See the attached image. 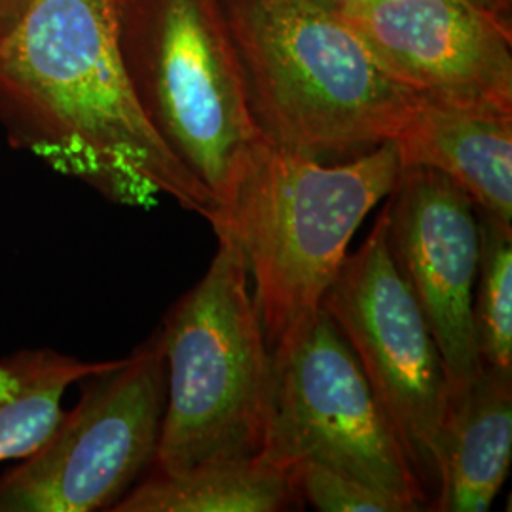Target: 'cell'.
Returning a JSON list of instances; mask_svg holds the SVG:
<instances>
[{
    "instance_id": "obj_1",
    "label": "cell",
    "mask_w": 512,
    "mask_h": 512,
    "mask_svg": "<svg viewBox=\"0 0 512 512\" xmlns=\"http://www.w3.org/2000/svg\"><path fill=\"white\" fill-rule=\"evenodd\" d=\"M0 124L12 147L109 202L152 209L169 198L209 222L219 215L137 99L120 0H29L0 44Z\"/></svg>"
},
{
    "instance_id": "obj_19",
    "label": "cell",
    "mask_w": 512,
    "mask_h": 512,
    "mask_svg": "<svg viewBox=\"0 0 512 512\" xmlns=\"http://www.w3.org/2000/svg\"><path fill=\"white\" fill-rule=\"evenodd\" d=\"M313 2L319 4V6H323L325 10H329V12L336 14V16H342L344 12H348L351 8L359 6V4L365 2V0H313Z\"/></svg>"
},
{
    "instance_id": "obj_13",
    "label": "cell",
    "mask_w": 512,
    "mask_h": 512,
    "mask_svg": "<svg viewBox=\"0 0 512 512\" xmlns=\"http://www.w3.org/2000/svg\"><path fill=\"white\" fill-rule=\"evenodd\" d=\"M300 499L285 469L260 456L213 459L177 473H148L114 512H279Z\"/></svg>"
},
{
    "instance_id": "obj_8",
    "label": "cell",
    "mask_w": 512,
    "mask_h": 512,
    "mask_svg": "<svg viewBox=\"0 0 512 512\" xmlns=\"http://www.w3.org/2000/svg\"><path fill=\"white\" fill-rule=\"evenodd\" d=\"M403 442L431 505L448 382L437 342L387 249L385 211L323 298Z\"/></svg>"
},
{
    "instance_id": "obj_4",
    "label": "cell",
    "mask_w": 512,
    "mask_h": 512,
    "mask_svg": "<svg viewBox=\"0 0 512 512\" xmlns=\"http://www.w3.org/2000/svg\"><path fill=\"white\" fill-rule=\"evenodd\" d=\"M167 311L156 340L164 355L165 408L148 473H177L213 459L260 456L270 420L274 359L234 239Z\"/></svg>"
},
{
    "instance_id": "obj_7",
    "label": "cell",
    "mask_w": 512,
    "mask_h": 512,
    "mask_svg": "<svg viewBox=\"0 0 512 512\" xmlns=\"http://www.w3.org/2000/svg\"><path fill=\"white\" fill-rule=\"evenodd\" d=\"M272 359L264 458L285 471L311 459L393 497L406 512L431 509L393 423L325 308Z\"/></svg>"
},
{
    "instance_id": "obj_6",
    "label": "cell",
    "mask_w": 512,
    "mask_h": 512,
    "mask_svg": "<svg viewBox=\"0 0 512 512\" xmlns=\"http://www.w3.org/2000/svg\"><path fill=\"white\" fill-rule=\"evenodd\" d=\"M78 385L52 435L0 476V512L112 511L150 469L165 408L156 334Z\"/></svg>"
},
{
    "instance_id": "obj_3",
    "label": "cell",
    "mask_w": 512,
    "mask_h": 512,
    "mask_svg": "<svg viewBox=\"0 0 512 512\" xmlns=\"http://www.w3.org/2000/svg\"><path fill=\"white\" fill-rule=\"evenodd\" d=\"M399 173L393 141L332 164L268 141L256 148L211 226L241 251L272 355L310 329L348 258L349 241Z\"/></svg>"
},
{
    "instance_id": "obj_15",
    "label": "cell",
    "mask_w": 512,
    "mask_h": 512,
    "mask_svg": "<svg viewBox=\"0 0 512 512\" xmlns=\"http://www.w3.org/2000/svg\"><path fill=\"white\" fill-rule=\"evenodd\" d=\"M478 215L480 258L473 321L482 368L512 376V226Z\"/></svg>"
},
{
    "instance_id": "obj_11",
    "label": "cell",
    "mask_w": 512,
    "mask_h": 512,
    "mask_svg": "<svg viewBox=\"0 0 512 512\" xmlns=\"http://www.w3.org/2000/svg\"><path fill=\"white\" fill-rule=\"evenodd\" d=\"M401 167H429L512 226V110L421 99L393 139Z\"/></svg>"
},
{
    "instance_id": "obj_17",
    "label": "cell",
    "mask_w": 512,
    "mask_h": 512,
    "mask_svg": "<svg viewBox=\"0 0 512 512\" xmlns=\"http://www.w3.org/2000/svg\"><path fill=\"white\" fill-rule=\"evenodd\" d=\"M27 6L29 0H0V44L16 29Z\"/></svg>"
},
{
    "instance_id": "obj_9",
    "label": "cell",
    "mask_w": 512,
    "mask_h": 512,
    "mask_svg": "<svg viewBox=\"0 0 512 512\" xmlns=\"http://www.w3.org/2000/svg\"><path fill=\"white\" fill-rule=\"evenodd\" d=\"M387 249L439 348L448 395L482 374L473 321L480 232L473 200L429 167H401L385 203Z\"/></svg>"
},
{
    "instance_id": "obj_14",
    "label": "cell",
    "mask_w": 512,
    "mask_h": 512,
    "mask_svg": "<svg viewBox=\"0 0 512 512\" xmlns=\"http://www.w3.org/2000/svg\"><path fill=\"white\" fill-rule=\"evenodd\" d=\"M112 361H82L50 348L19 349L0 359V463L35 454L63 416V397Z\"/></svg>"
},
{
    "instance_id": "obj_5",
    "label": "cell",
    "mask_w": 512,
    "mask_h": 512,
    "mask_svg": "<svg viewBox=\"0 0 512 512\" xmlns=\"http://www.w3.org/2000/svg\"><path fill=\"white\" fill-rule=\"evenodd\" d=\"M120 25L150 124L222 209L266 139L219 0H120Z\"/></svg>"
},
{
    "instance_id": "obj_2",
    "label": "cell",
    "mask_w": 512,
    "mask_h": 512,
    "mask_svg": "<svg viewBox=\"0 0 512 512\" xmlns=\"http://www.w3.org/2000/svg\"><path fill=\"white\" fill-rule=\"evenodd\" d=\"M251 112L275 147L332 164L393 141L420 97L313 0H219Z\"/></svg>"
},
{
    "instance_id": "obj_16",
    "label": "cell",
    "mask_w": 512,
    "mask_h": 512,
    "mask_svg": "<svg viewBox=\"0 0 512 512\" xmlns=\"http://www.w3.org/2000/svg\"><path fill=\"white\" fill-rule=\"evenodd\" d=\"M300 503L321 512H406L399 501L311 459L287 469Z\"/></svg>"
},
{
    "instance_id": "obj_18",
    "label": "cell",
    "mask_w": 512,
    "mask_h": 512,
    "mask_svg": "<svg viewBox=\"0 0 512 512\" xmlns=\"http://www.w3.org/2000/svg\"><path fill=\"white\" fill-rule=\"evenodd\" d=\"M495 19H499L503 25L512 27V0H471Z\"/></svg>"
},
{
    "instance_id": "obj_10",
    "label": "cell",
    "mask_w": 512,
    "mask_h": 512,
    "mask_svg": "<svg viewBox=\"0 0 512 512\" xmlns=\"http://www.w3.org/2000/svg\"><path fill=\"white\" fill-rule=\"evenodd\" d=\"M340 18L421 99L512 110V27L471 0H365Z\"/></svg>"
},
{
    "instance_id": "obj_12",
    "label": "cell",
    "mask_w": 512,
    "mask_h": 512,
    "mask_svg": "<svg viewBox=\"0 0 512 512\" xmlns=\"http://www.w3.org/2000/svg\"><path fill=\"white\" fill-rule=\"evenodd\" d=\"M512 459V376L484 368L448 395L437 444L440 512H484L501 492Z\"/></svg>"
}]
</instances>
